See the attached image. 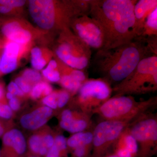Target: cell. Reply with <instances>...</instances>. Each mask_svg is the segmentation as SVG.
<instances>
[{"label": "cell", "instance_id": "e575fe53", "mask_svg": "<svg viewBox=\"0 0 157 157\" xmlns=\"http://www.w3.org/2000/svg\"><path fill=\"white\" fill-rule=\"evenodd\" d=\"M60 151L59 149L54 144L49 150L46 155L45 157H59Z\"/></svg>", "mask_w": 157, "mask_h": 157}, {"label": "cell", "instance_id": "484cf974", "mask_svg": "<svg viewBox=\"0 0 157 157\" xmlns=\"http://www.w3.org/2000/svg\"><path fill=\"white\" fill-rule=\"evenodd\" d=\"M82 132H78L71 136L67 141V145L71 147H76L80 145H82Z\"/></svg>", "mask_w": 157, "mask_h": 157}, {"label": "cell", "instance_id": "30bf717a", "mask_svg": "<svg viewBox=\"0 0 157 157\" xmlns=\"http://www.w3.org/2000/svg\"><path fill=\"white\" fill-rule=\"evenodd\" d=\"M4 157H17L25 152L26 142L19 130L12 129L6 132L3 137Z\"/></svg>", "mask_w": 157, "mask_h": 157}, {"label": "cell", "instance_id": "44dd1931", "mask_svg": "<svg viewBox=\"0 0 157 157\" xmlns=\"http://www.w3.org/2000/svg\"><path fill=\"white\" fill-rule=\"evenodd\" d=\"M59 82L64 88L73 93L78 91L83 84L67 75H61Z\"/></svg>", "mask_w": 157, "mask_h": 157}, {"label": "cell", "instance_id": "bcb514c9", "mask_svg": "<svg viewBox=\"0 0 157 157\" xmlns=\"http://www.w3.org/2000/svg\"><path fill=\"white\" fill-rule=\"evenodd\" d=\"M0 157H1V155H0Z\"/></svg>", "mask_w": 157, "mask_h": 157}, {"label": "cell", "instance_id": "6da1fadb", "mask_svg": "<svg viewBox=\"0 0 157 157\" xmlns=\"http://www.w3.org/2000/svg\"><path fill=\"white\" fill-rule=\"evenodd\" d=\"M137 0H90L89 15L98 21L104 35L101 49L132 42L137 37L134 7Z\"/></svg>", "mask_w": 157, "mask_h": 157}, {"label": "cell", "instance_id": "74e56055", "mask_svg": "<svg viewBox=\"0 0 157 157\" xmlns=\"http://www.w3.org/2000/svg\"><path fill=\"white\" fill-rule=\"evenodd\" d=\"M85 153V148L83 145H80L75 147L74 154L76 157H82Z\"/></svg>", "mask_w": 157, "mask_h": 157}, {"label": "cell", "instance_id": "7a4b0ae2", "mask_svg": "<svg viewBox=\"0 0 157 157\" xmlns=\"http://www.w3.org/2000/svg\"><path fill=\"white\" fill-rule=\"evenodd\" d=\"M157 55V48L145 38L137 37L132 42L111 49L96 52L93 67L105 79L118 84L132 73L143 59Z\"/></svg>", "mask_w": 157, "mask_h": 157}, {"label": "cell", "instance_id": "52a82bcc", "mask_svg": "<svg viewBox=\"0 0 157 157\" xmlns=\"http://www.w3.org/2000/svg\"><path fill=\"white\" fill-rule=\"evenodd\" d=\"M72 32L91 48L100 50L104 46V35L98 21L89 14H82L73 20L70 26Z\"/></svg>", "mask_w": 157, "mask_h": 157}, {"label": "cell", "instance_id": "83f0119b", "mask_svg": "<svg viewBox=\"0 0 157 157\" xmlns=\"http://www.w3.org/2000/svg\"><path fill=\"white\" fill-rule=\"evenodd\" d=\"M26 3L22 0H0V5L17 9H21Z\"/></svg>", "mask_w": 157, "mask_h": 157}, {"label": "cell", "instance_id": "60d3db41", "mask_svg": "<svg viewBox=\"0 0 157 157\" xmlns=\"http://www.w3.org/2000/svg\"><path fill=\"white\" fill-rule=\"evenodd\" d=\"M6 97L7 99L10 100L12 99V98H14V97H15V96H14V95L12 94H11V93L8 92L7 94H6Z\"/></svg>", "mask_w": 157, "mask_h": 157}, {"label": "cell", "instance_id": "d590c367", "mask_svg": "<svg viewBox=\"0 0 157 157\" xmlns=\"http://www.w3.org/2000/svg\"><path fill=\"white\" fill-rule=\"evenodd\" d=\"M62 121L64 122H69L73 120V114L70 110L66 109L62 114Z\"/></svg>", "mask_w": 157, "mask_h": 157}, {"label": "cell", "instance_id": "d6a6232c", "mask_svg": "<svg viewBox=\"0 0 157 157\" xmlns=\"http://www.w3.org/2000/svg\"><path fill=\"white\" fill-rule=\"evenodd\" d=\"M20 9L11 8L9 6L0 5V14L3 15H9L18 12Z\"/></svg>", "mask_w": 157, "mask_h": 157}, {"label": "cell", "instance_id": "7bdbcfd3", "mask_svg": "<svg viewBox=\"0 0 157 157\" xmlns=\"http://www.w3.org/2000/svg\"><path fill=\"white\" fill-rule=\"evenodd\" d=\"M4 40H2L0 39V50H2L4 47Z\"/></svg>", "mask_w": 157, "mask_h": 157}, {"label": "cell", "instance_id": "f6af8a7d", "mask_svg": "<svg viewBox=\"0 0 157 157\" xmlns=\"http://www.w3.org/2000/svg\"><path fill=\"white\" fill-rule=\"evenodd\" d=\"M108 157H118V156H117V155H114L110 156H109Z\"/></svg>", "mask_w": 157, "mask_h": 157}, {"label": "cell", "instance_id": "f546056e", "mask_svg": "<svg viewBox=\"0 0 157 157\" xmlns=\"http://www.w3.org/2000/svg\"><path fill=\"white\" fill-rule=\"evenodd\" d=\"M12 115L13 111L8 104L0 103V117L9 119Z\"/></svg>", "mask_w": 157, "mask_h": 157}, {"label": "cell", "instance_id": "1f68e13d", "mask_svg": "<svg viewBox=\"0 0 157 157\" xmlns=\"http://www.w3.org/2000/svg\"><path fill=\"white\" fill-rule=\"evenodd\" d=\"M54 144L57 147L60 151H63L67 146V142L65 137L63 135H58L54 138Z\"/></svg>", "mask_w": 157, "mask_h": 157}, {"label": "cell", "instance_id": "3957f363", "mask_svg": "<svg viewBox=\"0 0 157 157\" xmlns=\"http://www.w3.org/2000/svg\"><path fill=\"white\" fill-rule=\"evenodd\" d=\"M29 13L38 28L58 35L74 18L89 14L90 0H30Z\"/></svg>", "mask_w": 157, "mask_h": 157}, {"label": "cell", "instance_id": "d4e9b609", "mask_svg": "<svg viewBox=\"0 0 157 157\" xmlns=\"http://www.w3.org/2000/svg\"><path fill=\"white\" fill-rule=\"evenodd\" d=\"M14 82L24 94H30L32 90V86L21 76H18L15 78Z\"/></svg>", "mask_w": 157, "mask_h": 157}, {"label": "cell", "instance_id": "f1b7e54d", "mask_svg": "<svg viewBox=\"0 0 157 157\" xmlns=\"http://www.w3.org/2000/svg\"><path fill=\"white\" fill-rule=\"evenodd\" d=\"M127 149L131 154L137 152L138 147L136 140L132 135L127 136L125 139Z\"/></svg>", "mask_w": 157, "mask_h": 157}, {"label": "cell", "instance_id": "836d02e7", "mask_svg": "<svg viewBox=\"0 0 157 157\" xmlns=\"http://www.w3.org/2000/svg\"><path fill=\"white\" fill-rule=\"evenodd\" d=\"M9 105L12 111H17L20 107V103L18 98L15 97L9 100Z\"/></svg>", "mask_w": 157, "mask_h": 157}, {"label": "cell", "instance_id": "d6986e66", "mask_svg": "<svg viewBox=\"0 0 157 157\" xmlns=\"http://www.w3.org/2000/svg\"><path fill=\"white\" fill-rule=\"evenodd\" d=\"M53 92V89L49 83L46 82L41 81L32 87L30 94L34 100L44 98Z\"/></svg>", "mask_w": 157, "mask_h": 157}, {"label": "cell", "instance_id": "8992f818", "mask_svg": "<svg viewBox=\"0 0 157 157\" xmlns=\"http://www.w3.org/2000/svg\"><path fill=\"white\" fill-rule=\"evenodd\" d=\"M0 33L3 40L32 46L37 40L45 42L46 34L49 33L35 27L25 20L17 17L0 18Z\"/></svg>", "mask_w": 157, "mask_h": 157}, {"label": "cell", "instance_id": "4316f807", "mask_svg": "<svg viewBox=\"0 0 157 157\" xmlns=\"http://www.w3.org/2000/svg\"><path fill=\"white\" fill-rule=\"evenodd\" d=\"M70 99V94L66 90L57 91V106L62 108L67 103Z\"/></svg>", "mask_w": 157, "mask_h": 157}, {"label": "cell", "instance_id": "b9f144b4", "mask_svg": "<svg viewBox=\"0 0 157 157\" xmlns=\"http://www.w3.org/2000/svg\"><path fill=\"white\" fill-rule=\"evenodd\" d=\"M5 132V129L4 127L3 126L2 124H0V137L2 136L4 134Z\"/></svg>", "mask_w": 157, "mask_h": 157}, {"label": "cell", "instance_id": "8fae6325", "mask_svg": "<svg viewBox=\"0 0 157 157\" xmlns=\"http://www.w3.org/2000/svg\"><path fill=\"white\" fill-rule=\"evenodd\" d=\"M124 128L123 124L118 121L103 122L98 124L94 132V143L100 146L115 139Z\"/></svg>", "mask_w": 157, "mask_h": 157}, {"label": "cell", "instance_id": "8d00e7d4", "mask_svg": "<svg viewBox=\"0 0 157 157\" xmlns=\"http://www.w3.org/2000/svg\"><path fill=\"white\" fill-rule=\"evenodd\" d=\"M93 139V135L90 132L83 133L82 135V145L89 144L91 142Z\"/></svg>", "mask_w": 157, "mask_h": 157}, {"label": "cell", "instance_id": "ab89813d", "mask_svg": "<svg viewBox=\"0 0 157 157\" xmlns=\"http://www.w3.org/2000/svg\"><path fill=\"white\" fill-rule=\"evenodd\" d=\"M4 97V87L2 84H0V101H2Z\"/></svg>", "mask_w": 157, "mask_h": 157}, {"label": "cell", "instance_id": "9a60e30c", "mask_svg": "<svg viewBox=\"0 0 157 157\" xmlns=\"http://www.w3.org/2000/svg\"><path fill=\"white\" fill-rule=\"evenodd\" d=\"M132 136L139 141L156 140L157 124L154 120L140 122L132 129Z\"/></svg>", "mask_w": 157, "mask_h": 157}, {"label": "cell", "instance_id": "277c9868", "mask_svg": "<svg viewBox=\"0 0 157 157\" xmlns=\"http://www.w3.org/2000/svg\"><path fill=\"white\" fill-rule=\"evenodd\" d=\"M53 52L55 56L65 64L82 71L88 67L91 60V48L70 29L58 35Z\"/></svg>", "mask_w": 157, "mask_h": 157}, {"label": "cell", "instance_id": "2e32d148", "mask_svg": "<svg viewBox=\"0 0 157 157\" xmlns=\"http://www.w3.org/2000/svg\"><path fill=\"white\" fill-rule=\"evenodd\" d=\"M30 54L31 65L37 71L42 70L54 57L53 51L44 46H36L32 48Z\"/></svg>", "mask_w": 157, "mask_h": 157}, {"label": "cell", "instance_id": "7c38bea8", "mask_svg": "<svg viewBox=\"0 0 157 157\" xmlns=\"http://www.w3.org/2000/svg\"><path fill=\"white\" fill-rule=\"evenodd\" d=\"M133 104L132 98L124 96L117 97L105 102L101 106V110L103 115L107 118L119 117L129 112Z\"/></svg>", "mask_w": 157, "mask_h": 157}, {"label": "cell", "instance_id": "4dcf8cb0", "mask_svg": "<svg viewBox=\"0 0 157 157\" xmlns=\"http://www.w3.org/2000/svg\"><path fill=\"white\" fill-rule=\"evenodd\" d=\"M7 90L8 92L11 93L16 97H22L25 95L14 82H11L9 83Z\"/></svg>", "mask_w": 157, "mask_h": 157}, {"label": "cell", "instance_id": "e0dca14e", "mask_svg": "<svg viewBox=\"0 0 157 157\" xmlns=\"http://www.w3.org/2000/svg\"><path fill=\"white\" fill-rule=\"evenodd\" d=\"M140 36L144 38L157 37V8L148 15Z\"/></svg>", "mask_w": 157, "mask_h": 157}, {"label": "cell", "instance_id": "f35d334b", "mask_svg": "<svg viewBox=\"0 0 157 157\" xmlns=\"http://www.w3.org/2000/svg\"><path fill=\"white\" fill-rule=\"evenodd\" d=\"M131 154L127 148L120 150L117 152L118 157H132Z\"/></svg>", "mask_w": 157, "mask_h": 157}, {"label": "cell", "instance_id": "ee69618b", "mask_svg": "<svg viewBox=\"0 0 157 157\" xmlns=\"http://www.w3.org/2000/svg\"><path fill=\"white\" fill-rule=\"evenodd\" d=\"M2 49L0 50V64H1V56H2ZM0 75H1V74H0Z\"/></svg>", "mask_w": 157, "mask_h": 157}, {"label": "cell", "instance_id": "5bb4252c", "mask_svg": "<svg viewBox=\"0 0 157 157\" xmlns=\"http://www.w3.org/2000/svg\"><path fill=\"white\" fill-rule=\"evenodd\" d=\"M157 8V0L137 1L134 7L137 37L140 36L141 35L144 23L148 15Z\"/></svg>", "mask_w": 157, "mask_h": 157}, {"label": "cell", "instance_id": "7402d4cb", "mask_svg": "<svg viewBox=\"0 0 157 157\" xmlns=\"http://www.w3.org/2000/svg\"><path fill=\"white\" fill-rule=\"evenodd\" d=\"M21 77L29 82L31 86L42 81V76L39 71L33 69H26L23 71Z\"/></svg>", "mask_w": 157, "mask_h": 157}, {"label": "cell", "instance_id": "ffe728a7", "mask_svg": "<svg viewBox=\"0 0 157 157\" xmlns=\"http://www.w3.org/2000/svg\"><path fill=\"white\" fill-rule=\"evenodd\" d=\"M60 125L62 128L68 132L71 133H78L86 128L87 124L83 120L73 119L69 122L61 121L60 123Z\"/></svg>", "mask_w": 157, "mask_h": 157}, {"label": "cell", "instance_id": "ac0fdd59", "mask_svg": "<svg viewBox=\"0 0 157 157\" xmlns=\"http://www.w3.org/2000/svg\"><path fill=\"white\" fill-rule=\"evenodd\" d=\"M52 59L47 65V67L42 71V75L48 81L53 82H59L61 74L56 59Z\"/></svg>", "mask_w": 157, "mask_h": 157}, {"label": "cell", "instance_id": "cb8c5ba5", "mask_svg": "<svg viewBox=\"0 0 157 157\" xmlns=\"http://www.w3.org/2000/svg\"><path fill=\"white\" fill-rule=\"evenodd\" d=\"M42 102L45 106L51 109H56L58 107L57 91H53L50 94L43 98Z\"/></svg>", "mask_w": 157, "mask_h": 157}, {"label": "cell", "instance_id": "9c48e42d", "mask_svg": "<svg viewBox=\"0 0 157 157\" xmlns=\"http://www.w3.org/2000/svg\"><path fill=\"white\" fill-rule=\"evenodd\" d=\"M78 90L79 99L81 101L105 100L111 92L107 82L101 79L85 81Z\"/></svg>", "mask_w": 157, "mask_h": 157}, {"label": "cell", "instance_id": "ba28073f", "mask_svg": "<svg viewBox=\"0 0 157 157\" xmlns=\"http://www.w3.org/2000/svg\"><path fill=\"white\" fill-rule=\"evenodd\" d=\"M1 56L0 74H8L16 70L22 58L31 51L32 45H22L11 41L4 40Z\"/></svg>", "mask_w": 157, "mask_h": 157}, {"label": "cell", "instance_id": "4fadbf2b", "mask_svg": "<svg viewBox=\"0 0 157 157\" xmlns=\"http://www.w3.org/2000/svg\"><path fill=\"white\" fill-rule=\"evenodd\" d=\"M52 109L44 106L39 107L32 112L23 115L20 122L23 128L29 130H35L43 126L52 114Z\"/></svg>", "mask_w": 157, "mask_h": 157}, {"label": "cell", "instance_id": "603a6c76", "mask_svg": "<svg viewBox=\"0 0 157 157\" xmlns=\"http://www.w3.org/2000/svg\"><path fill=\"white\" fill-rule=\"evenodd\" d=\"M42 135L35 134L31 136L29 140V146L31 152L36 155L39 156L42 146Z\"/></svg>", "mask_w": 157, "mask_h": 157}, {"label": "cell", "instance_id": "5b68a950", "mask_svg": "<svg viewBox=\"0 0 157 157\" xmlns=\"http://www.w3.org/2000/svg\"><path fill=\"white\" fill-rule=\"evenodd\" d=\"M157 55L143 59L135 70L114 90L119 94L142 93L156 89Z\"/></svg>", "mask_w": 157, "mask_h": 157}]
</instances>
